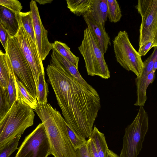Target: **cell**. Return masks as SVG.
<instances>
[{"instance_id": "obj_1", "label": "cell", "mask_w": 157, "mask_h": 157, "mask_svg": "<svg viewBox=\"0 0 157 157\" xmlns=\"http://www.w3.org/2000/svg\"><path fill=\"white\" fill-rule=\"evenodd\" d=\"M46 71L67 124L77 135L89 138L101 108L98 93L90 85L80 83L57 65L50 63Z\"/></svg>"}, {"instance_id": "obj_14", "label": "cell", "mask_w": 157, "mask_h": 157, "mask_svg": "<svg viewBox=\"0 0 157 157\" xmlns=\"http://www.w3.org/2000/svg\"><path fill=\"white\" fill-rule=\"evenodd\" d=\"M51 56L50 63L59 66L82 85L86 86L90 85L81 76L78 69L54 49Z\"/></svg>"}, {"instance_id": "obj_36", "label": "cell", "mask_w": 157, "mask_h": 157, "mask_svg": "<svg viewBox=\"0 0 157 157\" xmlns=\"http://www.w3.org/2000/svg\"><path fill=\"white\" fill-rule=\"evenodd\" d=\"M157 68V58H156L155 60L152 71H155Z\"/></svg>"}, {"instance_id": "obj_21", "label": "cell", "mask_w": 157, "mask_h": 157, "mask_svg": "<svg viewBox=\"0 0 157 157\" xmlns=\"http://www.w3.org/2000/svg\"><path fill=\"white\" fill-rule=\"evenodd\" d=\"M36 92L37 104L44 105L47 104L48 90L45 81L44 71L42 72L39 75Z\"/></svg>"}, {"instance_id": "obj_12", "label": "cell", "mask_w": 157, "mask_h": 157, "mask_svg": "<svg viewBox=\"0 0 157 157\" xmlns=\"http://www.w3.org/2000/svg\"><path fill=\"white\" fill-rule=\"evenodd\" d=\"M87 27L92 33L97 44L104 55L111 45L110 39L105 30V25L96 21L90 12L83 16Z\"/></svg>"}, {"instance_id": "obj_7", "label": "cell", "mask_w": 157, "mask_h": 157, "mask_svg": "<svg viewBox=\"0 0 157 157\" xmlns=\"http://www.w3.org/2000/svg\"><path fill=\"white\" fill-rule=\"evenodd\" d=\"M5 51L15 76L36 99V89L31 69L17 44L13 37L10 35Z\"/></svg>"}, {"instance_id": "obj_33", "label": "cell", "mask_w": 157, "mask_h": 157, "mask_svg": "<svg viewBox=\"0 0 157 157\" xmlns=\"http://www.w3.org/2000/svg\"><path fill=\"white\" fill-rule=\"evenodd\" d=\"M76 157H90L86 143L78 149L75 150Z\"/></svg>"}, {"instance_id": "obj_11", "label": "cell", "mask_w": 157, "mask_h": 157, "mask_svg": "<svg viewBox=\"0 0 157 157\" xmlns=\"http://www.w3.org/2000/svg\"><path fill=\"white\" fill-rule=\"evenodd\" d=\"M30 12L34 28L35 44L42 61L44 60L50 50L54 48L53 43L48 39V31L42 23L38 8L35 0L30 2Z\"/></svg>"}, {"instance_id": "obj_3", "label": "cell", "mask_w": 157, "mask_h": 157, "mask_svg": "<svg viewBox=\"0 0 157 157\" xmlns=\"http://www.w3.org/2000/svg\"><path fill=\"white\" fill-rule=\"evenodd\" d=\"M33 109L22 101L16 100L7 113L0 119V148L32 126Z\"/></svg>"}, {"instance_id": "obj_5", "label": "cell", "mask_w": 157, "mask_h": 157, "mask_svg": "<svg viewBox=\"0 0 157 157\" xmlns=\"http://www.w3.org/2000/svg\"><path fill=\"white\" fill-rule=\"evenodd\" d=\"M78 49L83 58L88 75L98 76L105 79L110 77V71L104 55L88 27L84 31L83 39Z\"/></svg>"}, {"instance_id": "obj_24", "label": "cell", "mask_w": 157, "mask_h": 157, "mask_svg": "<svg viewBox=\"0 0 157 157\" xmlns=\"http://www.w3.org/2000/svg\"><path fill=\"white\" fill-rule=\"evenodd\" d=\"M18 15L25 29L35 43L34 28L30 11L27 12H20L18 13Z\"/></svg>"}, {"instance_id": "obj_15", "label": "cell", "mask_w": 157, "mask_h": 157, "mask_svg": "<svg viewBox=\"0 0 157 157\" xmlns=\"http://www.w3.org/2000/svg\"><path fill=\"white\" fill-rule=\"evenodd\" d=\"M18 13L0 5V22L11 37L15 36L19 30Z\"/></svg>"}, {"instance_id": "obj_34", "label": "cell", "mask_w": 157, "mask_h": 157, "mask_svg": "<svg viewBox=\"0 0 157 157\" xmlns=\"http://www.w3.org/2000/svg\"><path fill=\"white\" fill-rule=\"evenodd\" d=\"M36 2H38L40 5H45L48 3H50L52 1L51 0H36Z\"/></svg>"}, {"instance_id": "obj_23", "label": "cell", "mask_w": 157, "mask_h": 157, "mask_svg": "<svg viewBox=\"0 0 157 157\" xmlns=\"http://www.w3.org/2000/svg\"><path fill=\"white\" fill-rule=\"evenodd\" d=\"M107 17L110 22L119 21L122 16L119 3L116 0H107Z\"/></svg>"}, {"instance_id": "obj_18", "label": "cell", "mask_w": 157, "mask_h": 157, "mask_svg": "<svg viewBox=\"0 0 157 157\" xmlns=\"http://www.w3.org/2000/svg\"><path fill=\"white\" fill-rule=\"evenodd\" d=\"M90 137L93 141L98 157H107L109 149L104 134L95 125L93 127Z\"/></svg>"}, {"instance_id": "obj_8", "label": "cell", "mask_w": 157, "mask_h": 157, "mask_svg": "<svg viewBox=\"0 0 157 157\" xmlns=\"http://www.w3.org/2000/svg\"><path fill=\"white\" fill-rule=\"evenodd\" d=\"M141 17L139 48L157 41V0H139L135 6Z\"/></svg>"}, {"instance_id": "obj_17", "label": "cell", "mask_w": 157, "mask_h": 157, "mask_svg": "<svg viewBox=\"0 0 157 157\" xmlns=\"http://www.w3.org/2000/svg\"><path fill=\"white\" fill-rule=\"evenodd\" d=\"M15 84L16 100L20 101L34 110L37 105V101L29 92L23 84L15 76Z\"/></svg>"}, {"instance_id": "obj_30", "label": "cell", "mask_w": 157, "mask_h": 157, "mask_svg": "<svg viewBox=\"0 0 157 157\" xmlns=\"http://www.w3.org/2000/svg\"><path fill=\"white\" fill-rule=\"evenodd\" d=\"M156 47H157V41L150 42L139 48L138 52L141 56H144L151 48Z\"/></svg>"}, {"instance_id": "obj_22", "label": "cell", "mask_w": 157, "mask_h": 157, "mask_svg": "<svg viewBox=\"0 0 157 157\" xmlns=\"http://www.w3.org/2000/svg\"><path fill=\"white\" fill-rule=\"evenodd\" d=\"M9 59L6 53L0 50V86L7 88L9 78Z\"/></svg>"}, {"instance_id": "obj_2", "label": "cell", "mask_w": 157, "mask_h": 157, "mask_svg": "<svg viewBox=\"0 0 157 157\" xmlns=\"http://www.w3.org/2000/svg\"><path fill=\"white\" fill-rule=\"evenodd\" d=\"M34 111L44 127L51 155L54 157H76L75 150L68 136L67 123L60 113L49 103L37 104Z\"/></svg>"}, {"instance_id": "obj_27", "label": "cell", "mask_w": 157, "mask_h": 157, "mask_svg": "<svg viewBox=\"0 0 157 157\" xmlns=\"http://www.w3.org/2000/svg\"><path fill=\"white\" fill-rule=\"evenodd\" d=\"M21 136H18L5 145L0 148V157H9L15 150Z\"/></svg>"}, {"instance_id": "obj_25", "label": "cell", "mask_w": 157, "mask_h": 157, "mask_svg": "<svg viewBox=\"0 0 157 157\" xmlns=\"http://www.w3.org/2000/svg\"><path fill=\"white\" fill-rule=\"evenodd\" d=\"M15 78V76L10 61L9 64V78L7 89L11 107L16 100V94Z\"/></svg>"}, {"instance_id": "obj_13", "label": "cell", "mask_w": 157, "mask_h": 157, "mask_svg": "<svg viewBox=\"0 0 157 157\" xmlns=\"http://www.w3.org/2000/svg\"><path fill=\"white\" fill-rule=\"evenodd\" d=\"M155 59V56L151 54L145 59L143 62L144 68L141 75L135 79L137 95L136 100L134 104L135 106H144L147 99L145 84L148 75L152 71Z\"/></svg>"}, {"instance_id": "obj_26", "label": "cell", "mask_w": 157, "mask_h": 157, "mask_svg": "<svg viewBox=\"0 0 157 157\" xmlns=\"http://www.w3.org/2000/svg\"><path fill=\"white\" fill-rule=\"evenodd\" d=\"M7 88L0 86V119L7 113L11 107Z\"/></svg>"}, {"instance_id": "obj_31", "label": "cell", "mask_w": 157, "mask_h": 157, "mask_svg": "<svg viewBox=\"0 0 157 157\" xmlns=\"http://www.w3.org/2000/svg\"><path fill=\"white\" fill-rule=\"evenodd\" d=\"M9 36L7 31L0 22V41L5 50H6V44Z\"/></svg>"}, {"instance_id": "obj_29", "label": "cell", "mask_w": 157, "mask_h": 157, "mask_svg": "<svg viewBox=\"0 0 157 157\" xmlns=\"http://www.w3.org/2000/svg\"><path fill=\"white\" fill-rule=\"evenodd\" d=\"M0 5L6 7L18 13L21 12L22 6L17 0H0Z\"/></svg>"}, {"instance_id": "obj_32", "label": "cell", "mask_w": 157, "mask_h": 157, "mask_svg": "<svg viewBox=\"0 0 157 157\" xmlns=\"http://www.w3.org/2000/svg\"><path fill=\"white\" fill-rule=\"evenodd\" d=\"M87 144L90 157H98L93 141L90 137L87 140Z\"/></svg>"}, {"instance_id": "obj_6", "label": "cell", "mask_w": 157, "mask_h": 157, "mask_svg": "<svg viewBox=\"0 0 157 157\" xmlns=\"http://www.w3.org/2000/svg\"><path fill=\"white\" fill-rule=\"evenodd\" d=\"M117 62L123 68L139 77L144 68L141 56L134 48L125 30L120 31L113 40Z\"/></svg>"}, {"instance_id": "obj_4", "label": "cell", "mask_w": 157, "mask_h": 157, "mask_svg": "<svg viewBox=\"0 0 157 157\" xmlns=\"http://www.w3.org/2000/svg\"><path fill=\"white\" fill-rule=\"evenodd\" d=\"M148 121L147 112L140 106L133 121L125 129L120 157H137L148 131Z\"/></svg>"}, {"instance_id": "obj_20", "label": "cell", "mask_w": 157, "mask_h": 157, "mask_svg": "<svg viewBox=\"0 0 157 157\" xmlns=\"http://www.w3.org/2000/svg\"><path fill=\"white\" fill-rule=\"evenodd\" d=\"M53 44L54 49L78 69L79 58L71 52L70 48L65 43L56 40Z\"/></svg>"}, {"instance_id": "obj_28", "label": "cell", "mask_w": 157, "mask_h": 157, "mask_svg": "<svg viewBox=\"0 0 157 157\" xmlns=\"http://www.w3.org/2000/svg\"><path fill=\"white\" fill-rule=\"evenodd\" d=\"M66 127L69 138L75 150L80 148L86 143L87 140L86 138L76 134L69 127L67 123Z\"/></svg>"}, {"instance_id": "obj_10", "label": "cell", "mask_w": 157, "mask_h": 157, "mask_svg": "<svg viewBox=\"0 0 157 157\" xmlns=\"http://www.w3.org/2000/svg\"><path fill=\"white\" fill-rule=\"evenodd\" d=\"M18 17L19 28L17 34L13 38L31 69L37 90L39 75L44 71L43 61L40 59L35 43L25 29L18 15Z\"/></svg>"}, {"instance_id": "obj_35", "label": "cell", "mask_w": 157, "mask_h": 157, "mask_svg": "<svg viewBox=\"0 0 157 157\" xmlns=\"http://www.w3.org/2000/svg\"><path fill=\"white\" fill-rule=\"evenodd\" d=\"M107 157H120L117 155L113 151L109 149L107 154Z\"/></svg>"}, {"instance_id": "obj_9", "label": "cell", "mask_w": 157, "mask_h": 157, "mask_svg": "<svg viewBox=\"0 0 157 157\" xmlns=\"http://www.w3.org/2000/svg\"><path fill=\"white\" fill-rule=\"evenodd\" d=\"M14 157H48L51 155L49 140L42 123L26 136Z\"/></svg>"}, {"instance_id": "obj_19", "label": "cell", "mask_w": 157, "mask_h": 157, "mask_svg": "<svg viewBox=\"0 0 157 157\" xmlns=\"http://www.w3.org/2000/svg\"><path fill=\"white\" fill-rule=\"evenodd\" d=\"M67 7L77 16H82L89 12L93 0H67Z\"/></svg>"}, {"instance_id": "obj_16", "label": "cell", "mask_w": 157, "mask_h": 157, "mask_svg": "<svg viewBox=\"0 0 157 157\" xmlns=\"http://www.w3.org/2000/svg\"><path fill=\"white\" fill-rule=\"evenodd\" d=\"M89 12L97 21L105 25L107 21V0H93Z\"/></svg>"}]
</instances>
